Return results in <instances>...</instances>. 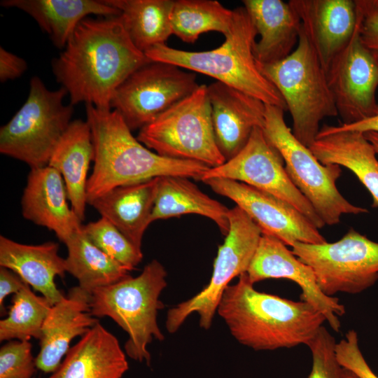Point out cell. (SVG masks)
<instances>
[{
	"instance_id": "7402d4cb",
	"label": "cell",
	"mask_w": 378,
	"mask_h": 378,
	"mask_svg": "<svg viewBox=\"0 0 378 378\" xmlns=\"http://www.w3.org/2000/svg\"><path fill=\"white\" fill-rule=\"evenodd\" d=\"M309 148L321 164H337L351 170L371 194L372 206L378 207L377 153L364 133L324 124Z\"/></svg>"
},
{
	"instance_id": "2e32d148",
	"label": "cell",
	"mask_w": 378,
	"mask_h": 378,
	"mask_svg": "<svg viewBox=\"0 0 378 378\" xmlns=\"http://www.w3.org/2000/svg\"><path fill=\"white\" fill-rule=\"evenodd\" d=\"M246 274L253 284L270 279L293 281L301 289L300 300L320 312L334 331H340L339 317L345 314V307L338 298L328 296L321 290L313 269L302 262L279 239L262 234Z\"/></svg>"
},
{
	"instance_id": "e0dca14e",
	"label": "cell",
	"mask_w": 378,
	"mask_h": 378,
	"mask_svg": "<svg viewBox=\"0 0 378 378\" xmlns=\"http://www.w3.org/2000/svg\"><path fill=\"white\" fill-rule=\"evenodd\" d=\"M207 93L216 142L227 161L245 147L255 127L263 128L265 104L218 81L207 86Z\"/></svg>"
},
{
	"instance_id": "9c48e42d",
	"label": "cell",
	"mask_w": 378,
	"mask_h": 378,
	"mask_svg": "<svg viewBox=\"0 0 378 378\" xmlns=\"http://www.w3.org/2000/svg\"><path fill=\"white\" fill-rule=\"evenodd\" d=\"M136 139L164 157L195 161L210 168L226 161L216 142L205 85L142 127Z\"/></svg>"
},
{
	"instance_id": "30bf717a",
	"label": "cell",
	"mask_w": 378,
	"mask_h": 378,
	"mask_svg": "<svg viewBox=\"0 0 378 378\" xmlns=\"http://www.w3.org/2000/svg\"><path fill=\"white\" fill-rule=\"evenodd\" d=\"M229 230L218 248L209 283L189 300L170 308L165 327L176 332L193 313L199 316L200 326L209 330L217 312L220 298L230 282L247 272L262 232L239 206L229 210Z\"/></svg>"
},
{
	"instance_id": "8992f818",
	"label": "cell",
	"mask_w": 378,
	"mask_h": 378,
	"mask_svg": "<svg viewBox=\"0 0 378 378\" xmlns=\"http://www.w3.org/2000/svg\"><path fill=\"white\" fill-rule=\"evenodd\" d=\"M258 66L281 94L292 117L293 135L309 147L316 139L320 122L337 116L338 112L326 72L302 28L290 55Z\"/></svg>"
},
{
	"instance_id": "b9f144b4",
	"label": "cell",
	"mask_w": 378,
	"mask_h": 378,
	"mask_svg": "<svg viewBox=\"0 0 378 378\" xmlns=\"http://www.w3.org/2000/svg\"><path fill=\"white\" fill-rule=\"evenodd\" d=\"M342 378H358V377L351 371L343 368Z\"/></svg>"
},
{
	"instance_id": "9a60e30c",
	"label": "cell",
	"mask_w": 378,
	"mask_h": 378,
	"mask_svg": "<svg viewBox=\"0 0 378 378\" xmlns=\"http://www.w3.org/2000/svg\"><path fill=\"white\" fill-rule=\"evenodd\" d=\"M217 194L235 202L262 230L286 246L327 242L318 229L287 202L244 183L220 178L202 181Z\"/></svg>"
},
{
	"instance_id": "7c38bea8",
	"label": "cell",
	"mask_w": 378,
	"mask_h": 378,
	"mask_svg": "<svg viewBox=\"0 0 378 378\" xmlns=\"http://www.w3.org/2000/svg\"><path fill=\"white\" fill-rule=\"evenodd\" d=\"M199 86L194 74L172 64L151 61L120 85L111 108L121 115L131 130H141Z\"/></svg>"
},
{
	"instance_id": "ffe728a7",
	"label": "cell",
	"mask_w": 378,
	"mask_h": 378,
	"mask_svg": "<svg viewBox=\"0 0 378 378\" xmlns=\"http://www.w3.org/2000/svg\"><path fill=\"white\" fill-rule=\"evenodd\" d=\"M67 199L64 179L57 170L49 165L31 169L21 199L22 216L53 231L65 244L83 225Z\"/></svg>"
},
{
	"instance_id": "1f68e13d",
	"label": "cell",
	"mask_w": 378,
	"mask_h": 378,
	"mask_svg": "<svg viewBox=\"0 0 378 378\" xmlns=\"http://www.w3.org/2000/svg\"><path fill=\"white\" fill-rule=\"evenodd\" d=\"M52 305L25 283L12 299L8 316L0 321V341L40 340L43 322Z\"/></svg>"
},
{
	"instance_id": "4316f807",
	"label": "cell",
	"mask_w": 378,
	"mask_h": 378,
	"mask_svg": "<svg viewBox=\"0 0 378 378\" xmlns=\"http://www.w3.org/2000/svg\"><path fill=\"white\" fill-rule=\"evenodd\" d=\"M4 7L17 8L29 15L58 48H64L78 24L88 15H120L104 0H3Z\"/></svg>"
},
{
	"instance_id": "484cf974",
	"label": "cell",
	"mask_w": 378,
	"mask_h": 378,
	"mask_svg": "<svg viewBox=\"0 0 378 378\" xmlns=\"http://www.w3.org/2000/svg\"><path fill=\"white\" fill-rule=\"evenodd\" d=\"M94 150L88 121L72 120L56 145L48 165L62 175L71 209L83 221L87 205L86 190L90 164Z\"/></svg>"
},
{
	"instance_id": "f35d334b",
	"label": "cell",
	"mask_w": 378,
	"mask_h": 378,
	"mask_svg": "<svg viewBox=\"0 0 378 378\" xmlns=\"http://www.w3.org/2000/svg\"><path fill=\"white\" fill-rule=\"evenodd\" d=\"M26 282L15 272L0 267V310L1 314L6 313L4 300L11 293H17Z\"/></svg>"
},
{
	"instance_id": "8d00e7d4",
	"label": "cell",
	"mask_w": 378,
	"mask_h": 378,
	"mask_svg": "<svg viewBox=\"0 0 378 378\" xmlns=\"http://www.w3.org/2000/svg\"><path fill=\"white\" fill-rule=\"evenodd\" d=\"M360 18V37L378 64V0H355Z\"/></svg>"
},
{
	"instance_id": "f546056e",
	"label": "cell",
	"mask_w": 378,
	"mask_h": 378,
	"mask_svg": "<svg viewBox=\"0 0 378 378\" xmlns=\"http://www.w3.org/2000/svg\"><path fill=\"white\" fill-rule=\"evenodd\" d=\"M120 11L125 27L141 52L165 42L172 34L173 0H104Z\"/></svg>"
},
{
	"instance_id": "277c9868",
	"label": "cell",
	"mask_w": 378,
	"mask_h": 378,
	"mask_svg": "<svg viewBox=\"0 0 378 378\" xmlns=\"http://www.w3.org/2000/svg\"><path fill=\"white\" fill-rule=\"evenodd\" d=\"M257 35L245 8L238 7L233 9L230 33L225 36L224 43L215 49L191 52L160 44L144 53L151 61L205 74L265 104L286 111L287 107L281 94L258 68L253 52Z\"/></svg>"
},
{
	"instance_id": "ba28073f",
	"label": "cell",
	"mask_w": 378,
	"mask_h": 378,
	"mask_svg": "<svg viewBox=\"0 0 378 378\" xmlns=\"http://www.w3.org/2000/svg\"><path fill=\"white\" fill-rule=\"evenodd\" d=\"M67 91L46 88L35 76L27 100L0 129V152L27 164L31 169L48 165L51 155L71 123L73 105L63 103Z\"/></svg>"
},
{
	"instance_id": "74e56055",
	"label": "cell",
	"mask_w": 378,
	"mask_h": 378,
	"mask_svg": "<svg viewBox=\"0 0 378 378\" xmlns=\"http://www.w3.org/2000/svg\"><path fill=\"white\" fill-rule=\"evenodd\" d=\"M27 69V62L22 57L0 48V80L6 82L21 76Z\"/></svg>"
},
{
	"instance_id": "4dcf8cb0",
	"label": "cell",
	"mask_w": 378,
	"mask_h": 378,
	"mask_svg": "<svg viewBox=\"0 0 378 378\" xmlns=\"http://www.w3.org/2000/svg\"><path fill=\"white\" fill-rule=\"evenodd\" d=\"M172 34L183 41L195 43L200 35L218 31L228 35L233 22V10L216 0H176L171 11Z\"/></svg>"
},
{
	"instance_id": "52a82bcc",
	"label": "cell",
	"mask_w": 378,
	"mask_h": 378,
	"mask_svg": "<svg viewBox=\"0 0 378 378\" xmlns=\"http://www.w3.org/2000/svg\"><path fill=\"white\" fill-rule=\"evenodd\" d=\"M284 113V109L265 104L263 132L283 158L293 184L325 224L339 223L344 214L368 213L367 209L354 205L339 192L336 182L342 174L341 167L321 164L309 148L293 135Z\"/></svg>"
},
{
	"instance_id": "836d02e7",
	"label": "cell",
	"mask_w": 378,
	"mask_h": 378,
	"mask_svg": "<svg viewBox=\"0 0 378 378\" xmlns=\"http://www.w3.org/2000/svg\"><path fill=\"white\" fill-rule=\"evenodd\" d=\"M337 342L323 326L307 346L312 354V364L307 378H342L343 367L336 354Z\"/></svg>"
},
{
	"instance_id": "83f0119b",
	"label": "cell",
	"mask_w": 378,
	"mask_h": 378,
	"mask_svg": "<svg viewBox=\"0 0 378 378\" xmlns=\"http://www.w3.org/2000/svg\"><path fill=\"white\" fill-rule=\"evenodd\" d=\"M229 210L200 190L188 178L162 176L158 181L151 221L198 214L212 220L226 235L230 226Z\"/></svg>"
},
{
	"instance_id": "ac0fdd59",
	"label": "cell",
	"mask_w": 378,
	"mask_h": 378,
	"mask_svg": "<svg viewBox=\"0 0 378 378\" xmlns=\"http://www.w3.org/2000/svg\"><path fill=\"white\" fill-rule=\"evenodd\" d=\"M302 28L326 70L353 36L358 22L355 0H290Z\"/></svg>"
},
{
	"instance_id": "4fadbf2b",
	"label": "cell",
	"mask_w": 378,
	"mask_h": 378,
	"mask_svg": "<svg viewBox=\"0 0 378 378\" xmlns=\"http://www.w3.org/2000/svg\"><path fill=\"white\" fill-rule=\"evenodd\" d=\"M284 161L277 149L266 138L260 127H255L245 147L223 164L209 168L201 181L213 178L244 183L276 196L293 206L318 229L326 224L293 184Z\"/></svg>"
},
{
	"instance_id": "ab89813d",
	"label": "cell",
	"mask_w": 378,
	"mask_h": 378,
	"mask_svg": "<svg viewBox=\"0 0 378 378\" xmlns=\"http://www.w3.org/2000/svg\"><path fill=\"white\" fill-rule=\"evenodd\" d=\"M342 130L356 131L362 133L374 132L378 133V114L372 118L361 120L350 125H343L336 126Z\"/></svg>"
},
{
	"instance_id": "d6a6232c",
	"label": "cell",
	"mask_w": 378,
	"mask_h": 378,
	"mask_svg": "<svg viewBox=\"0 0 378 378\" xmlns=\"http://www.w3.org/2000/svg\"><path fill=\"white\" fill-rule=\"evenodd\" d=\"M82 230L92 244L130 271L141 262V250L105 218L83 225Z\"/></svg>"
},
{
	"instance_id": "60d3db41",
	"label": "cell",
	"mask_w": 378,
	"mask_h": 378,
	"mask_svg": "<svg viewBox=\"0 0 378 378\" xmlns=\"http://www.w3.org/2000/svg\"><path fill=\"white\" fill-rule=\"evenodd\" d=\"M367 139L373 146L375 152L378 154V133L374 132H368L364 133Z\"/></svg>"
},
{
	"instance_id": "5bb4252c",
	"label": "cell",
	"mask_w": 378,
	"mask_h": 378,
	"mask_svg": "<svg viewBox=\"0 0 378 378\" xmlns=\"http://www.w3.org/2000/svg\"><path fill=\"white\" fill-rule=\"evenodd\" d=\"M352 38L326 70L341 124L350 125L378 114V64L360 37V18Z\"/></svg>"
},
{
	"instance_id": "5b68a950",
	"label": "cell",
	"mask_w": 378,
	"mask_h": 378,
	"mask_svg": "<svg viewBox=\"0 0 378 378\" xmlns=\"http://www.w3.org/2000/svg\"><path fill=\"white\" fill-rule=\"evenodd\" d=\"M167 275L164 266L153 260L139 276H130L91 294V315L113 319L129 336L124 345L126 355L148 365L151 356L147 346L153 339H164L157 315L164 307L159 298L167 285Z\"/></svg>"
},
{
	"instance_id": "7a4b0ae2",
	"label": "cell",
	"mask_w": 378,
	"mask_h": 378,
	"mask_svg": "<svg viewBox=\"0 0 378 378\" xmlns=\"http://www.w3.org/2000/svg\"><path fill=\"white\" fill-rule=\"evenodd\" d=\"M216 312L232 337L255 351L307 346L326 321L308 302L258 291L246 272L225 289Z\"/></svg>"
},
{
	"instance_id": "8fae6325",
	"label": "cell",
	"mask_w": 378,
	"mask_h": 378,
	"mask_svg": "<svg viewBox=\"0 0 378 378\" xmlns=\"http://www.w3.org/2000/svg\"><path fill=\"white\" fill-rule=\"evenodd\" d=\"M291 251L313 269L319 287L328 296L357 294L378 280V243L354 228L335 242H296Z\"/></svg>"
},
{
	"instance_id": "44dd1931",
	"label": "cell",
	"mask_w": 378,
	"mask_h": 378,
	"mask_svg": "<svg viewBox=\"0 0 378 378\" xmlns=\"http://www.w3.org/2000/svg\"><path fill=\"white\" fill-rule=\"evenodd\" d=\"M258 35L253 48L258 64L283 60L295 49L302 28L300 18L290 4L281 0H244Z\"/></svg>"
},
{
	"instance_id": "d6986e66",
	"label": "cell",
	"mask_w": 378,
	"mask_h": 378,
	"mask_svg": "<svg viewBox=\"0 0 378 378\" xmlns=\"http://www.w3.org/2000/svg\"><path fill=\"white\" fill-rule=\"evenodd\" d=\"M91 294L79 286L53 304L44 322L40 338V351L35 358L36 368L54 372L66 356L71 340L83 337L98 320L90 314Z\"/></svg>"
},
{
	"instance_id": "603a6c76",
	"label": "cell",
	"mask_w": 378,
	"mask_h": 378,
	"mask_svg": "<svg viewBox=\"0 0 378 378\" xmlns=\"http://www.w3.org/2000/svg\"><path fill=\"white\" fill-rule=\"evenodd\" d=\"M128 368L118 339L98 321L49 378H121Z\"/></svg>"
},
{
	"instance_id": "d590c367",
	"label": "cell",
	"mask_w": 378,
	"mask_h": 378,
	"mask_svg": "<svg viewBox=\"0 0 378 378\" xmlns=\"http://www.w3.org/2000/svg\"><path fill=\"white\" fill-rule=\"evenodd\" d=\"M335 351L340 364L358 378H378L360 349L358 334L354 330H349L344 337L337 342Z\"/></svg>"
},
{
	"instance_id": "3957f363",
	"label": "cell",
	"mask_w": 378,
	"mask_h": 378,
	"mask_svg": "<svg viewBox=\"0 0 378 378\" xmlns=\"http://www.w3.org/2000/svg\"><path fill=\"white\" fill-rule=\"evenodd\" d=\"M94 146V167L88 177L87 203L121 186L162 176L201 180L210 167L162 156L144 146L115 110L85 104Z\"/></svg>"
},
{
	"instance_id": "f1b7e54d",
	"label": "cell",
	"mask_w": 378,
	"mask_h": 378,
	"mask_svg": "<svg viewBox=\"0 0 378 378\" xmlns=\"http://www.w3.org/2000/svg\"><path fill=\"white\" fill-rule=\"evenodd\" d=\"M65 244L68 250L66 271L78 280L81 288L90 294L97 288L130 276L128 269L90 241L82 227Z\"/></svg>"
},
{
	"instance_id": "d4e9b609",
	"label": "cell",
	"mask_w": 378,
	"mask_h": 378,
	"mask_svg": "<svg viewBox=\"0 0 378 378\" xmlns=\"http://www.w3.org/2000/svg\"><path fill=\"white\" fill-rule=\"evenodd\" d=\"M160 177L116 187L89 203L138 249L152 223Z\"/></svg>"
},
{
	"instance_id": "e575fe53",
	"label": "cell",
	"mask_w": 378,
	"mask_h": 378,
	"mask_svg": "<svg viewBox=\"0 0 378 378\" xmlns=\"http://www.w3.org/2000/svg\"><path fill=\"white\" fill-rule=\"evenodd\" d=\"M29 341L10 340L0 349V378H32L36 369Z\"/></svg>"
},
{
	"instance_id": "6da1fadb",
	"label": "cell",
	"mask_w": 378,
	"mask_h": 378,
	"mask_svg": "<svg viewBox=\"0 0 378 378\" xmlns=\"http://www.w3.org/2000/svg\"><path fill=\"white\" fill-rule=\"evenodd\" d=\"M132 43L120 15L85 18L53 59L56 80L80 102L111 109L113 96L134 71L150 62Z\"/></svg>"
},
{
	"instance_id": "cb8c5ba5",
	"label": "cell",
	"mask_w": 378,
	"mask_h": 378,
	"mask_svg": "<svg viewBox=\"0 0 378 378\" xmlns=\"http://www.w3.org/2000/svg\"><path fill=\"white\" fill-rule=\"evenodd\" d=\"M58 250V244L53 241L28 245L1 235L0 267L18 274L52 306L64 297L55 278L64 277L66 272L65 258L59 256Z\"/></svg>"
}]
</instances>
